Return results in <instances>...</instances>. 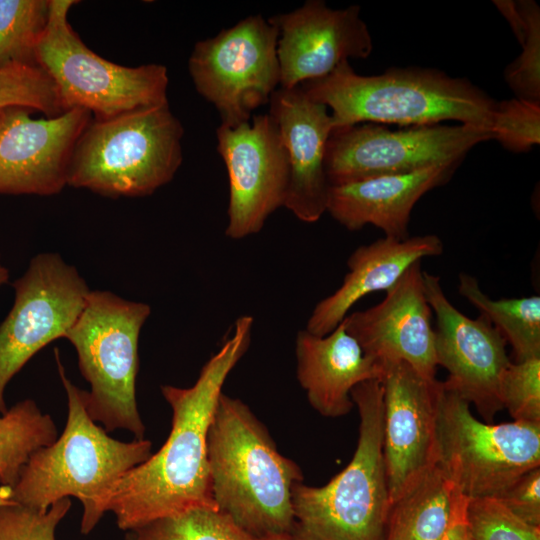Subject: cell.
<instances>
[{"mask_svg":"<svg viewBox=\"0 0 540 540\" xmlns=\"http://www.w3.org/2000/svg\"><path fill=\"white\" fill-rule=\"evenodd\" d=\"M437 452V466L463 496L496 498L540 466V423L482 422L466 400L442 384Z\"/></svg>","mask_w":540,"mask_h":540,"instance_id":"obj_9","label":"cell"},{"mask_svg":"<svg viewBox=\"0 0 540 540\" xmlns=\"http://www.w3.org/2000/svg\"><path fill=\"white\" fill-rule=\"evenodd\" d=\"M55 359L67 396L66 425L53 443L31 454L12 488V501L47 510L63 498L75 497L83 506L80 529L86 535L105 514L103 501L111 487L151 456L152 443L110 437L89 416L86 391L67 377L58 349Z\"/></svg>","mask_w":540,"mask_h":540,"instance_id":"obj_4","label":"cell"},{"mask_svg":"<svg viewBox=\"0 0 540 540\" xmlns=\"http://www.w3.org/2000/svg\"><path fill=\"white\" fill-rule=\"evenodd\" d=\"M330 111L333 129L360 123L404 127L455 121L492 130L497 101L463 77L434 68L394 67L357 74L349 61L299 85Z\"/></svg>","mask_w":540,"mask_h":540,"instance_id":"obj_3","label":"cell"},{"mask_svg":"<svg viewBox=\"0 0 540 540\" xmlns=\"http://www.w3.org/2000/svg\"><path fill=\"white\" fill-rule=\"evenodd\" d=\"M440 540H473L465 513L458 517Z\"/></svg>","mask_w":540,"mask_h":540,"instance_id":"obj_35","label":"cell"},{"mask_svg":"<svg viewBox=\"0 0 540 540\" xmlns=\"http://www.w3.org/2000/svg\"><path fill=\"white\" fill-rule=\"evenodd\" d=\"M359 436L349 464L326 485L297 483L289 540H384L390 497L383 454L381 380L356 385Z\"/></svg>","mask_w":540,"mask_h":540,"instance_id":"obj_5","label":"cell"},{"mask_svg":"<svg viewBox=\"0 0 540 540\" xmlns=\"http://www.w3.org/2000/svg\"><path fill=\"white\" fill-rule=\"evenodd\" d=\"M494 140L490 129L435 124L389 129L360 123L332 130L325 151L331 185L402 175L436 166L459 165L479 143Z\"/></svg>","mask_w":540,"mask_h":540,"instance_id":"obj_10","label":"cell"},{"mask_svg":"<svg viewBox=\"0 0 540 540\" xmlns=\"http://www.w3.org/2000/svg\"><path fill=\"white\" fill-rule=\"evenodd\" d=\"M421 261L413 263L377 305L348 314L343 322L363 352L383 365L402 361L435 380V330Z\"/></svg>","mask_w":540,"mask_h":540,"instance_id":"obj_18","label":"cell"},{"mask_svg":"<svg viewBox=\"0 0 540 540\" xmlns=\"http://www.w3.org/2000/svg\"><path fill=\"white\" fill-rule=\"evenodd\" d=\"M57 439V428L32 399L17 402L0 415V481L13 488L29 457Z\"/></svg>","mask_w":540,"mask_h":540,"instance_id":"obj_25","label":"cell"},{"mask_svg":"<svg viewBox=\"0 0 540 540\" xmlns=\"http://www.w3.org/2000/svg\"><path fill=\"white\" fill-rule=\"evenodd\" d=\"M269 103L289 161L284 207L300 221L315 223L326 212L330 188L325 172L326 144L333 130L330 111L300 86L279 87Z\"/></svg>","mask_w":540,"mask_h":540,"instance_id":"obj_19","label":"cell"},{"mask_svg":"<svg viewBox=\"0 0 540 540\" xmlns=\"http://www.w3.org/2000/svg\"><path fill=\"white\" fill-rule=\"evenodd\" d=\"M253 321L249 315L236 319L231 336L203 365L191 387L161 386L172 410L168 438L155 454L126 472L103 501L105 513L115 515L119 529L128 532L194 507L217 508L207 433L223 385L250 345Z\"/></svg>","mask_w":540,"mask_h":540,"instance_id":"obj_1","label":"cell"},{"mask_svg":"<svg viewBox=\"0 0 540 540\" xmlns=\"http://www.w3.org/2000/svg\"><path fill=\"white\" fill-rule=\"evenodd\" d=\"M383 454L390 503L437 465V415L441 382L409 364H383Z\"/></svg>","mask_w":540,"mask_h":540,"instance_id":"obj_16","label":"cell"},{"mask_svg":"<svg viewBox=\"0 0 540 540\" xmlns=\"http://www.w3.org/2000/svg\"><path fill=\"white\" fill-rule=\"evenodd\" d=\"M496 8L509 23L522 48L504 71L515 97L540 102V8L533 0H496Z\"/></svg>","mask_w":540,"mask_h":540,"instance_id":"obj_26","label":"cell"},{"mask_svg":"<svg viewBox=\"0 0 540 540\" xmlns=\"http://www.w3.org/2000/svg\"><path fill=\"white\" fill-rule=\"evenodd\" d=\"M9 281V270L3 265L0 254V287L7 284Z\"/></svg>","mask_w":540,"mask_h":540,"instance_id":"obj_37","label":"cell"},{"mask_svg":"<svg viewBox=\"0 0 540 540\" xmlns=\"http://www.w3.org/2000/svg\"><path fill=\"white\" fill-rule=\"evenodd\" d=\"M216 135L229 180L225 234L239 240L261 231L268 217L284 207L288 156L270 114L256 115L236 126L220 124Z\"/></svg>","mask_w":540,"mask_h":540,"instance_id":"obj_13","label":"cell"},{"mask_svg":"<svg viewBox=\"0 0 540 540\" xmlns=\"http://www.w3.org/2000/svg\"><path fill=\"white\" fill-rule=\"evenodd\" d=\"M261 540H288L284 538H268V539H261Z\"/></svg>","mask_w":540,"mask_h":540,"instance_id":"obj_38","label":"cell"},{"mask_svg":"<svg viewBox=\"0 0 540 540\" xmlns=\"http://www.w3.org/2000/svg\"><path fill=\"white\" fill-rule=\"evenodd\" d=\"M12 286L14 303L0 323V415L8 410V383L36 353L64 338L90 292L77 268L55 252L35 255Z\"/></svg>","mask_w":540,"mask_h":540,"instance_id":"obj_12","label":"cell"},{"mask_svg":"<svg viewBox=\"0 0 540 540\" xmlns=\"http://www.w3.org/2000/svg\"><path fill=\"white\" fill-rule=\"evenodd\" d=\"M70 508V498L55 502L47 510L14 501L0 505V540H56V528Z\"/></svg>","mask_w":540,"mask_h":540,"instance_id":"obj_33","label":"cell"},{"mask_svg":"<svg viewBox=\"0 0 540 540\" xmlns=\"http://www.w3.org/2000/svg\"><path fill=\"white\" fill-rule=\"evenodd\" d=\"M468 500L436 465L391 504L384 540H440Z\"/></svg>","mask_w":540,"mask_h":540,"instance_id":"obj_23","label":"cell"},{"mask_svg":"<svg viewBox=\"0 0 540 540\" xmlns=\"http://www.w3.org/2000/svg\"><path fill=\"white\" fill-rule=\"evenodd\" d=\"M12 106L40 111L46 117L65 112L51 79L40 67L30 64L0 68V114Z\"/></svg>","mask_w":540,"mask_h":540,"instance_id":"obj_29","label":"cell"},{"mask_svg":"<svg viewBox=\"0 0 540 540\" xmlns=\"http://www.w3.org/2000/svg\"><path fill=\"white\" fill-rule=\"evenodd\" d=\"M465 519L473 540H540V527L523 521L494 497L469 499Z\"/></svg>","mask_w":540,"mask_h":540,"instance_id":"obj_30","label":"cell"},{"mask_svg":"<svg viewBox=\"0 0 540 540\" xmlns=\"http://www.w3.org/2000/svg\"><path fill=\"white\" fill-rule=\"evenodd\" d=\"M32 112L12 106L0 114V194L60 193L76 142L92 119L81 108L39 119Z\"/></svg>","mask_w":540,"mask_h":540,"instance_id":"obj_15","label":"cell"},{"mask_svg":"<svg viewBox=\"0 0 540 540\" xmlns=\"http://www.w3.org/2000/svg\"><path fill=\"white\" fill-rule=\"evenodd\" d=\"M496 499L523 521L540 527V466L524 473Z\"/></svg>","mask_w":540,"mask_h":540,"instance_id":"obj_34","label":"cell"},{"mask_svg":"<svg viewBox=\"0 0 540 540\" xmlns=\"http://www.w3.org/2000/svg\"><path fill=\"white\" fill-rule=\"evenodd\" d=\"M492 131L503 148L527 152L540 143V102L519 98L497 101Z\"/></svg>","mask_w":540,"mask_h":540,"instance_id":"obj_31","label":"cell"},{"mask_svg":"<svg viewBox=\"0 0 540 540\" xmlns=\"http://www.w3.org/2000/svg\"><path fill=\"white\" fill-rule=\"evenodd\" d=\"M444 245L434 234L397 240L380 238L359 246L347 260L348 273L337 290L319 301L310 314L306 330L317 336L332 332L364 296L387 291L415 262L439 256Z\"/></svg>","mask_w":540,"mask_h":540,"instance_id":"obj_22","label":"cell"},{"mask_svg":"<svg viewBox=\"0 0 540 540\" xmlns=\"http://www.w3.org/2000/svg\"><path fill=\"white\" fill-rule=\"evenodd\" d=\"M183 134L168 103L91 119L74 147L67 186L111 198L149 196L180 168Z\"/></svg>","mask_w":540,"mask_h":540,"instance_id":"obj_6","label":"cell"},{"mask_svg":"<svg viewBox=\"0 0 540 540\" xmlns=\"http://www.w3.org/2000/svg\"><path fill=\"white\" fill-rule=\"evenodd\" d=\"M278 38V28L258 14L194 45L188 60L191 79L222 125L250 121L280 87Z\"/></svg>","mask_w":540,"mask_h":540,"instance_id":"obj_11","label":"cell"},{"mask_svg":"<svg viewBox=\"0 0 540 540\" xmlns=\"http://www.w3.org/2000/svg\"><path fill=\"white\" fill-rule=\"evenodd\" d=\"M126 533L125 540H256L211 507L190 508Z\"/></svg>","mask_w":540,"mask_h":540,"instance_id":"obj_27","label":"cell"},{"mask_svg":"<svg viewBox=\"0 0 540 540\" xmlns=\"http://www.w3.org/2000/svg\"><path fill=\"white\" fill-rule=\"evenodd\" d=\"M13 489L10 486L1 484L0 481V505L12 502Z\"/></svg>","mask_w":540,"mask_h":540,"instance_id":"obj_36","label":"cell"},{"mask_svg":"<svg viewBox=\"0 0 540 540\" xmlns=\"http://www.w3.org/2000/svg\"><path fill=\"white\" fill-rule=\"evenodd\" d=\"M500 399L514 421L540 423V357L510 363L501 379Z\"/></svg>","mask_w":540,"mask_h":540,"instance_id":"obj_32","label":"cell"},{"mask_svg":"<svg viewBox=\"0 0 540 540\" xmlns=\"http://www.w3.org/2000/svg\"><path fill=\"white\" fill-rule=\"evenodd\" d=\"M423 284L436 316L437 364L448 372L442 384L492 423L503 409L500 384L511 363L507 343L484 315L473 319L460 312L446 297L438 276L423 270Z\"/></svg>","mask_w":540,"mask_h":540,"instance_id":"obj_14","label":"cell"},{"mask_svg":"<svg viewBox=\"0 0 540 540\" xmlns=\"http://www.w3.org/2000/svg\"><path fill=\"white\" fill-rule=\"evenodd\" d=\"M295 354L299 384L312 408L324 417L347 415L355 406L352 389L383 376V365L363 352L343 321L325 336L300 330Z\"/></svg>","mask_w":540,"mask_h":540,"instance_id":"obj_20","label":"cell"},{"mask_svg":"<svg viewBox=\"0 0 540 540\" xmlns=\"http://www.w3.org/2000/svg\"><path fill=\"white\" fill-rule=\"evenodd\" d=\"M151 307L111 291L90 290L79 317L67 331L82 376L91 419L107 432L125 429L144 439L145 426L136 402L138 343Z\"/></svg>","mask_w":540,"mask_h":540,"instance_id":"obj_7","label":"cell"},{"mask_svg":"<svg viewBox=\"0 0 540 540\" xmlns=\"http://www.w3.org/2000/svg\"><path fill=\"white\" fill-rule=\"evenodd\" d=\"M213 500L256 540L290 537L291 492L300 467L276 448L266 427L239 398L222 392L207 433Z\"/></svg>","mask_w":540,"mask_h":540,"instance_id":"obj_2","label":"cell"},{"mask_svg":"<svg viewBox=\"0 0 540 540\" xmlns=\"http://www.w3.org/2000/svg\"><path fill=\"white\" fill-rule=\"evenodd\" d=\"M458 291L484 315L512 346L517 361L540 357V297L492 299L478 280L459 274Z\"/></svg>","mask_w":540,"mask_h":540,"instance_id":"obj_24","label":"cell"},{"mask_svg":"<svg viewBox=\"0 0 540 540\" xmlns=\"http://www.w3.org/2000/svg\"><path fill=\"white\" fill-rule=\"evenodd\" d=\"M269 20L279 30L277 55L284 89L326 76L351 58L366 59L373 50L359 5L332 9L322 0H308Z\"/></svg>","mask_w":540,"mask_h":540,"instance_id":"obj_17","label":"cell"},{"mask_svg":"<svg viewBox=\"0 0 540 540\" xmlns=\"http://www.w3.org/2000/svg\"><path fill=\"white\" fill-rule=\"evenodd\" d=\"M49 13L50 0H0V68L36 65L35 53Z\"/></svg>","mask_w":540,"mask_h":540,"instance_id":"obj_28","label":"cell"},{"mask_svg":"<svg viewBox=\"0 0 540 540\" xmlns=\"http://www.w3.org/2000/svg\"><path fill=\"white\" fill-rule=\"evenodd\" d=\"M78 1L50 0L46 30L35 63L51 79L64 110L81 108L93 119L168 103L167 68L160 64L127 67L90 50L68 21Z\"/></svg>","mask_w":540,"mask_h":540,"instance_id":"obj_8","label":"cell"},{"mask_svg":"<svg viewBox=\"0 0 540 540\" xmlns=\"http://www.w3.org/2000/svg\"><path fill=\"white\" fill-rule=\"evenodd\" d=\"M457 165L436 166L417 172L379 176L331 185L326 212L347 230L373 225L385 237H409L413 207L428 191L449 181Z\"/></svg>","mask_w":540,"mask_h":540,"instance_id":"obj_21","label":"cell"}]
</instances>
